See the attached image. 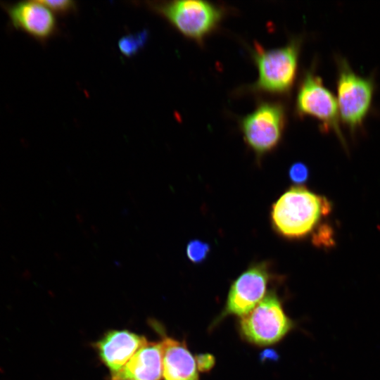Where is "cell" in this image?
<instances>
[{
    "instance_id": "obj_1",
    "label": "cell",
    "mask_w": 380,
    "mask_h": 380,
    "mask_svg": "<svg viewBox=\"0 0 380 380\" xmlns=\"http://www.w3.org/2000/svg\"><path fill=\"white\" fill-rule=\"evenodd\" d=\"M331 209L325 197L298 185L286 191L273 203L270 217L279 235L296 239L310 234Z\"/></svg>"
},
{
    "instance_id": "obj_2",
    "label": "cell",
    "mask_w": 380,
    "mask_h": 380,
    "mask_svg": "<svg viewBox=\"0 0 380 380\" xmlns=\"http://www.w3.org/2000/svg\"><path fill=\"white\" fill-rule=\"evenodd\" d=\"M300 46V41L296 39L270 49L255 42L251 56L258 77L249 89L256 93L289 95L297 76Z\"/></svg>"
},
{
    "instance_id": "obj_3",
    "label": "cell",
    "mask_w": 380,
    "mask_h": 380,
    "mask_svg": "<svg viewBox=\"0 0 380 380\" xmlns=\"http://www.w3.org/2000/svg\"><path fill=\"white\" fill-rule=\"evenodd\" d=\"M286 125V112L279 101H262L255 109L241 118L239 127L244 141L261 157L279 144Z\"/></svg>"
},
{
    "instance_id": "obj_4",
    "label": "cell",
    "mask_w": 380,
    "mask_h": 380,
    "mask_svg": "<svg viewBox=\"0 0 380 380\" xmlns=\"http://www.w3.org/2000/svg\"><path fill=\"white\" fill-rule=\"evenodd\" d=\"M165 18L182 34L198 43L217 29L224 10L201 0H177L156 6Z\"/></svg>"
},
{
    "instance_id": "obj_5",
    "label": "cell",
    "mask_w": 380,
    "mask_h": 380,
    "mask_svg": "<svg viewBox=\"0 0 380 380\" xmlns=\"http://www.w3.org/2000/svg\"><path fill=\"white\" fill-rule=\"evenodd\" d=\"M292 327L277 295L270 292L251 310L241 317L240 330L250 342L260 346L274 343Z\"/></svg>"
},
{
    "instance_id": "obj_6",
    "label": "cell",
    "mask_w": 380,
    "mask_h": 380,
    "mask_svg": "<svg viewBox=\"0 0 380 380\" xmlns=\"http://www.w3.org/2000/svg\"><path fill=\"white\" fill-rule=\"evenodd\" d=\"M295 111L298 116H311L319 120L322 129L334 130L342 139L338 125V106L334 94L322 80L312 71L307 72L298 88Z\"/></svg>"
},
{
    "instance_id": "obj_7",
    "label": "cell",
    "mask_w": 380,
    "mask_h": 380,
    "mask_svg": "<svg viewBox=\"0 0 380 380\" xmlns=\"http://www.w3.org/2000/svg\"><path fill=\"white\" fill-rule=\"evenodd\" d=\"M371 80L355 74L345 61L340 63L337 80V103L343 123L353 130L362 125L372 101Z\"/></svg>"
},
{
    "instance_id": "obj_8",
    "label": "cell",
    "mask_w": 380,
    "mask_h": 380,
    "mask_svg": "<svg viewBox=\"0 0 380 380\" xmlns=\"http://www.w3.org/2000/svg\"><path fill=\"white\" fill-rule=\"evenodd\" d=\"M270 277L267 262L251 265L232 284L224 315L242 317L248 314L265 297Z\"/></svg>"
},
{
    "instance_id": "obj_9",
    "label": "cell",
    "mask_w": 380,
    "mask_h": 380,
    "mask_svg": "<svg viewBox=\"0 0 380 380\" xmlns=\"http://www.w3.org/2000/svg\"><path fill=\"white\" fill-rule=\"evenodd\" d=\"M10 25L38 41L51 38L56 30V20L51 11L40 1L1 2Z\"/></svg>"
},
{
    "instance_id": "obj_10",
    "label": "cell",
    "mask_w": 380,
    "mask_h": 380,
    "mask_svg": "<svg viewBox=\"0 0 380 380\" xmlns=\"http://www.w3.org/2000/svg\"><path fill=\"white\" fill-rule=\"evenodd\" d=\"M147 343L145 337L129 331L113 330L104 334L96 343V348L101 360L113 375Z\"/></svg>"
},
{
    "instance_id": "obj_11",
    "label": "cell",
    "mask_w": 380,
    "mask_h": 380,
    "mask_svg": "<svg viewBox=\"0 0 380 380\" xmlns=\"http://www.w3.org/2000/svg\"><path fill=\"white\" fill-rule=\"evenodd\" d=\"M163 341L140 348L111 380H160L163 377Z\"/></svg>"
},
{
    "instance_id": "obj_12",
    "label": "cell",
    "mask_w": 380,
    "mask_h": 380,
    "mask_svg": "<svg viewBox=\"0 0 380 380\" xmlns=\"http://www.w3.org/2000/svg\"><path fill=\"white\" fill-rule=\"evenodd\" d=\"M163 341V377L165 380H198L195 358L185 343L167 337Z\"/></svg>"
},
{
    "instance_id": "obj_13",
    "label": "cell",
    "mask_w": 380,
    "mask_h": 380,
    "mask_svg": "<svg viewBox=\"0 0 380 380\" xmlns=\"http://www.w3.org/2000/svg\"><path fill=\"white\" fill-rule=\"evenodd\" d=\"M148 39V32L146 30L125 35L120 39L118 46L120 52L126 56L137 54L146 44Z\"/></svg>"
},
{
    "instance_id": "obj_14",
    "label": "cell",
    "mask_w": 380,
    "mask_h": 380,
    "mask_svg": "<svg viewBox=\"0 0 380 380\" xmlns=\"http://www.w3.org/2000/svg\"><path fill=\"white\" fill-rule=\"evenodd\" d=\"M210 251V246L199 239H193L186 245V255L188 259L195 264L203 262Z\"/></svg>"
},
{
    "instance_id": "obj_15",
    "label": "cell",
    "mask_w": 380,
    "mask_h": 380,
    "mask_svg": "<svg viewBox=\"0 0 380 380\" xmlns=\"http://www.w3.org/2000/svg\"><path fill=\"white\" fill-rule=\"evenodd\" d=\"M289 175L290 179L296 184L305 182L309 177V170L303 163H295L289 168Z\"/></svg>"
},
{
    "instance_id": "obj_16",
    "label": "cell",
    "mask_w": 380,
    "mask_h": 380,
    "mask_svg": "<svg viewBox=\"0 0 380 380\" xmlns=\"http://www.w3.org/2000/svg\"><path fill=\"white\" fill-rule=\"evenodd\" d=\"M45 6L51 11L59 14H65L69 13L75 8V3L70 0L58 1H40Z\"/></svg>"
},
{
    "instance_id": "obj_17",
    "label": "cell",
    "mask_w": 380,
    "mask_h": 380,
    "mask_svg": "<svg viewBox=\"0 0 380 380\" xmlns=\"http://www.w3.org/2000/svg\"><path fill=\"white\" fill-rule=\"evenodd\" d=\"M313 242L317 246H327L332 243L331 230L328 226L319 227L313 236Z\"/></svg>"
},
{
    "instance_id": "obj_18",
    "label": "cell",
    "mask_w": 380,
    "mask_h": 380,
    "mask_svg": "<svg viewBox=\"0 0 380 380\" xmlns=\"http://www.w3.org/2000/svg\"><path fill=\"white\" fill-rule=\"evenodd\" d=\"M197 369L201 372L210 371L215 365V357L208 353L198 354L196 356Z\"/></svg>"
},
{
    "instance_id": "obj_19",
    "label": "cell",
    "mask_w": 380,
    "mask_h": 380,
    "mask_svg": "<svg viewBox=\"0 0 380 380\" xmlns=\"http://www.w3.org/2000/svg\"><path fill=\"white\" fill-rule=\"evenodd\" d=\"M278 357V354L274 350L271 349L265 350L260 354V360L262 361L268 360H277Z\"/></svg>"
}]
</instances>
